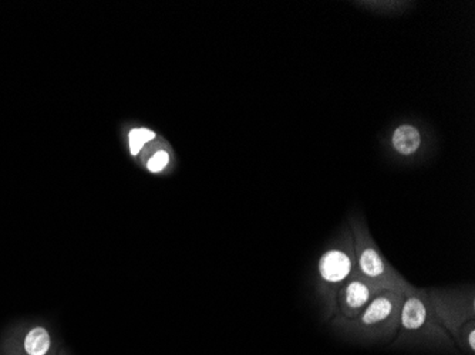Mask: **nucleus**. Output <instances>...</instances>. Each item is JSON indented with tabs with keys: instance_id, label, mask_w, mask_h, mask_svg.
I'll return each instance as SVG.
<instances>
[{
	"instance_id": "6",
	"label": "nucleus",
	"mask_w": 475,
	"mask_h": 355,
	"mask_svg": "<svg viewBox=\"0 0 475 355\" xmlns=\"http://www.w3.org/2000/svg\"><path fill=\"white\" fill-rule=\"evenodd\" d=\"M423 144V135L416 125L401 124L391 134V147L401 157L414 155Z\"/></svg>"
},
{
	"instance_id": "1",
	"label": "nucleus",
	"mask_w": 475,
	"mask_h": 355,
	"mask_svg": "<svg viewBox=\"0 0 475 355\" xmlns=\"http://www.w3.org/2000/svg\"><path fill=\"white\" fill-rule=\"evenodd\" d=\"M357 272L350 227H346L337 242L329 246L317 262L316 293L323 310L333 317L336 297L344 283Z\"/></svg>"
},
{
	"instance_id": "8",
	"label": "nucleus",
	"mask_w": 475,
	"mask_h": 355,
	"mask_svg": "<svg viewBox=\"0 0 475 355\" xmlns=\"http://www.w3.org/2000/svg\"><path fill=\"white\" fill-rule=\"evenodd\" d=\"M156 138V134L151 130L147 128H136L130 133V151L133 155L140 154L141 148L153 141Z\"/></svg>"
},
{
	"instance_id": "2",
	"label": "nucleus",
	"mask_w": 475,
	"mask_h": 355,
	"mask_svg": "<svg viewBox=\"0 0 475 355\" xmlns=\"http://www.w3.org/2000/svg\"><path fill=\"white\" fill-rule=\"evenodd\" d=\"M350 232L353 237L359 274L366 277L381 290H394L406 294L414 287L406 282L403 276L396 272V269L384 259L364 220L353 217L350 220Z\"/></svg>"
},
{
	"instance_id": "7",
	"label": "nucleus",
	"mask_w": 475,
	"mask_h": 355,
	"mask_svg": "<svg viewBox=\"0 0 475 355\" xmlns=\"http://www.w3.org/2000/svg\"><path fill=\"white\" fill-rule=\"evenodd\" d=\"M50 349V337L49 333L41 329H33L26 340H24V350L29 355H46Z\"/></svg>"
},
{
	"instance_id": "10",
	"label": "nucleus",
	"mask_w": 475,
	"mask_h": 355,
	"mask_svg": "<svg viewBox=\"0 0 475 355\" xmlns=\"http://www.w3.org/2000/svg\"><path fill=\"white\" fill-rule=\"evenodd\" d=\"M466 341L469 343V347H470V350L474 353L475 351V329L474 327H471L470 330H469V333H466Z\"/></svg>"
},
{
	"instance_id": "5",
	"label": "nucleus",
	"mask_w": 475,
	"mask_h": 355,
	"mask_svg": "<svg viewBox=\"0 0 475 355\" xmlns=\"http://www.w3.org/2000/svg\"><path fill=\"white\" fill-rule=\"evenodd\" d=\"M381 292L384 290L369 282L361 274L356 273L337 293L333 323H343L356 319Z\"/></svg>"
},
{
	"instance_id": "3",
	"label": "nucleus",
	"mask_w": 475,
	"mask_h": 355,
	"mask_svg": "<svg viewBox=\"0 0 475 355\" xmlns=\"http://www.w3.org/2000/svg\"><path fill=\"white\" fill-rule=\"evenodd\" d=\"M397 331H400L403 339L411 341H449L446 327L436 316L427 290L416 287L403 297Z\"/></svg>"
},
{
	"instance_id": "4",
	"label": "nucleus",
	"mask_w": 475,
	"mask_h": 355,
	"mask_svg": "<svg viewBox=\"0 0 475 355\" xmlns=\"http://www.w3.org/2000/svg\"><path fill=\"white\" fill-rule=\"evenodd\" d=\"M404 294L394 290L379 293L353 320L336 323L360 337H381L399 330L400 309Z\"/></svg>"
},
{
	"instance_id": "9",
	"label": "nucleus",
	"mask_w": 475,
	"mask_h": 355,
	"mask_svg": "<svg viewBox=\"0 0 475 355\" xmlns=\"http://www.w3.org/2000/svg\"><path fill=\"white\" fill-rule=\"evenodd\" d=\"M168 164H169V154H168L166 151H164V150H159V151H157V153L149 160V163H147V168H149L151 173L157 174V173H161Z\"/></svg>"
}]
</instances>
